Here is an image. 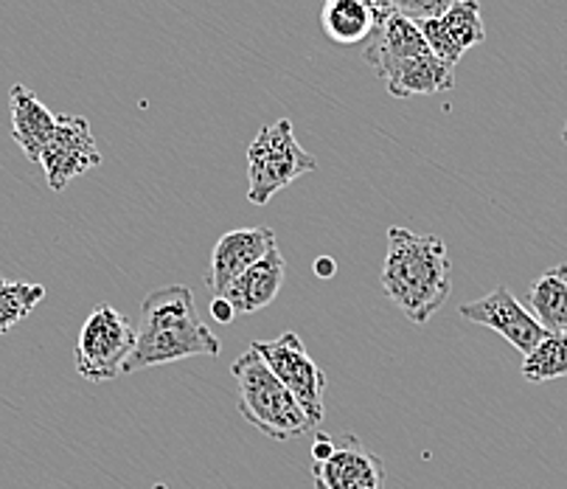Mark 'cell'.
Listing matches in <instances>:
<instances>
[{"label": "cell", "instance_id": "obj_1", "mask_svg": "<svg viewBox=\"0 0 567 489\" xmlns=\"http://www.w3.org/2000/svg\"><path fill=\"white\" fill-rule=\"evenodd\" d=\"M382 287L411 324H427L453 293V265L444 240L393 225L388 231Z\"/></svg>", "mask_w": 567, "mask_h": 489}, {"label": "cell", "instance_id": "obj_2", "mask_svg": "<svg viewBox=\"0 0 567 489\" xmlns=\"http://www.w3.org/2000/svg\"><path fill=\"white\" fill-rule=\"evenodd\" d=\"M219 352L223 344L199 318L194 293L186 284H169L152 291L141 304L135 349L124 366V375L155 369L186 357H217Z\"/></svg>", "mask_w": 567, "mask_h": 489}, {"label": "cell", "instance_id": "obj_3", "mask_svg": "<svg viewBox=\"0 0 567 489\" xmlns=\"http://www.w3.org/2000/svg\"><path fill=\"white\" fill-rule=\"evenodd\" d=\"M239 386V414L270 439H298L315 428L298 399L270 371L259 352L248 349L230 366Z\"/></svg>", "mask_w": 567, "mask_h": 489}, {"label": "cell", "instance_id": "obj_4", "mask_svg": "<svg viewBox=\"0 0 567 489\" xmlns=\"http://www.w3.org/2000/svg\"><path fill=\"white\" fill-rule=\"evenodd\" d=\"M315 170L318 161L298 144L292 121H272L248 146V200L254 206H267L281 189Z\"/></svg>", "mask_w": 567, "mask_h": 489}, {"label": "cell", "instance_id": "obj_5", "mask_svg": "<svg viewBox=\"0 0 567 489\" xmlns=\"http://www.w3.org/2000/svg\"><path fill=\"white\" fill-rule=\"evenodd\" d=\"M135 349V329L124 315L110 304L93 309L82 324L73 360L76 371L91 383H110L124 375L130 355Z\"/></svg>", "mask_w": 567, "mask_h": 489}, {"label": "cell", "instance_id": "obj_6", "mask_svg": "<svg viewBox=\"0 0 567 489\" xmlns=\"http://www.w3.org/2000/svg\"><path fill=\"white\" fill-rule=\"evenodd\" d=\"M250 349L259 352L261 360L270 366L272 375L284 383V388L298 399L307 417L318 428L323 419V394H327V375L318 363L307 355V346L296 333H284L272 340H254Z\"/></svg>", "mask_w": 567, "mask_h": 489}, {"label": "cell", "instance_id": "obj_7", "mask_svg": "<svg viewBox=\"0 0 567 489\" xmlns=\"http://www.w3.org/2000/svg\"><path fill=\"white\" fill-rule=\"evenodd\" d=\"M102 163L91 124L82 115H56V130L43 146L40 166L45 172L51 192H62L71 181L87 175Z\"/></svg>", "mask_w": 567, "mask_h": 489}, {"label": "cell", "instance_id": "obj_8", "mask_svg": "<svg viewBox=\"0 0 567 489\" xmlns=\"http://www.w3.org/2000/svg\"><path fill=\"white\" fill-rule=\"evenodd\" d=\"M458 313L461 318L472 320V324L495 329V333L501 335V338H506L514 349L523 352V357L532 355V352L543 344L545 335H548L543 326H539V320L514 298V293L508 291V287H497L489 296L461 304Z\"/></svg>", "mask_w": 567, "mask_h": 489}, {"label": "cell", "instance_id": "obj_9", "mask_svg": "<svg viewBox=\"0 0 567 489\" xmlns=\"http://www.w3.org/2000/svg\"><path fill=\"white\" fill-rule=\"evenodd\" d=\"M312 478L315 489H388L385 465L354 434L340 436L329 459L312 461Z\"/></svg>", "mask_w": 567, "mask_h": 489}, {"label": "cell", "instance_id": "obj_10", "mask_svg": "<svg viewBox=\"0 0 567 489\" xmlns=\"http://www.w3.org/2000/svg\"><path fill=\"white\" fill-rule=\"evenodd\" d=\"M276 248V231L267 228V225H259V228H236L219 236L217 245H214L212 267H208L206 278L212 296H223L241 273H248L250 267L259 265Z\"/></svg>", "mask_w": 567, "mask_h": 489}, {"label": "cell", "instance_id": "obj_11", "mask_svg": "<svg viewBox=\"0 0 567 489\" xmlns=\"http://www.w3.org/2000/svg\"><path fill=\"white\" fill-rule=\"evenodd\" d=\"M362 54H365V62L377 71V77L385 79L404 60L430 54V49L413 20L402 18L396 12H382L380 26H377V31L365 43Z\"/></svg>", "mask_w": 567, "mask_h": 489}, {"label": "cell", "instance_id": "obj_12", "mask_svg": "<svg viewBox=\"0 0 567 489\" xmlns=\"http://www.w3.org/2000/svg\"><path fill=\"white\" fill-rule=\"evenodd\" d=\"M284 276H287V262H284L281 251L276 248L259 265L250 267L248 273H241L223 293V298L234 307L236 315L259 313V309L270 307L276 302L284 287Z\"/></svg>", "mask_w": 567, "mask_h": 489}, {"label": "cell", "instance_id": "obj_13", "mask_svg": "<svg viewBox=\"0 0 567 489\" xmlns=\"http://www.w3.org/2000/svg\"><path fill=\"white\" fill-rule=\"evenodd\" d=\"M9 110H12V139L23 150L29 161L40 163L43 146L56 130V115L45 108L34 91L25 85H14L9 91Z\"/></svg>", "mask_w": 567, "mask_h": 489}, {"label": "cell", "instance_id": "obj_14", "mask_svg": "<svg viewBox=\"0 0 567 489\" xmlns=\"http://www.w3.org/2000/svg\"><path fill=\"white\" fill-rule=\"evenodd\" d=\"M385 85L396 99L439 96V93L453 91L455 68L433 54L413 57V60H404L402 65L388 73Z\"/></svg>", "mask_w": 567, "mask_h": 489}, {"label": "cell", "instance_id": "obj_15", "mask_svg": "<svg viewBox=\"0 0 567 489\" xmlns=\"http://www.w3.org/2000/svg\"><path fill=\"white\" fill-rule=\"evenodd\" d=\"M382 12L369 0H323L320 26L338 45H365L380 26Z\"/></svg>", "mask_w": 567, "mask_h": 489}, {"label": "cell", "instance_id": "obj_16", "mask_svg": "<svg viewBox=\"0 0 567 489\" xmlns=\"http://www.w3.org/2000/svg\"><path fill=\"white\" fill-rule=\"evenodd\" d=\"M532 315L548 335H567V265H554L528 291Z\"/></svg>", "mask_w": 567, "mask_h": 489}, {"label": "cell", "instance_id": "obj_17", "mask_svg": "<svg viewBox=\"0 0 567 489\" xmlns=\"http://www.w3.org/2000/svg\"><path fill=\"white\" fill-rule=\"evenodd\" d=\"M43 298H45L43 284L9 282V278H0V335H7L9 329L23 324Z\"/></svg>", "mask_w": 567, "mask_h": 489}, {"label": "cell", "instance_id": "obj_18", "mask_svg": "<svg viewBox=\"0 0 567 489\" xmlns=\"http://www.w3.org/2000/svg\"><path fill=\"white\" fill-rule=\"evenodd\" d=\"M523 377L528 383L567 377V335H545L543 344L523 357Z\"/></svg>", "mask_w": 567, "mask_h": 489}, {"label": "cell", "instance_id": "obj_19", "mask_svg": "<svg viewBox=\"0 0 567 489\" xmlns=\"http://www.w3.org/2000/svg\"><path fill=\"white\" fill-rule=\"evenodd\" d=\"M441 23L447 26L453 40L464 51L475 49V45H481L483 40H486V26H483L481 3H477V0H458V3L441 18Z\"/></svg>", "mask_w": 567, "mask_h": 489}, {"label": "cell", "instance_id": "obj_20", "mask_svg": "<svg viewBox=\"0 0 567 489\" xmlns=\"http://www.w3.org/2000/svg\"><path fill=\"white\" fill-rule=\"evenodd\" d=\"M419 31H422L424 43H427L430 54L439 57L441 62H447V65H458V60L464 57V49L453 40V34L447 31V26L441 23V20H422L416 23Z\"/></svg>", "mask_w": 567, "mask_h": 489}, {"label": "cell", "instance_id": "obj_21", "mask_svg": "<svg viewBox=\"0 0 567 489\" xmlns=\"http://www.w3.org/2000/svg\"><path fill=\"white\" fill-rule=\"evenodd\" d=\"M458 0H396L391 12L402 14V18L422 23V20H441Z\"/></svg>", "mask_w": 567, "mask_h": 489}, {"label": "cell", "instance_id": "obj_22", "mask_svg": "<svg viewBox=\"0 0 567 489\" xmlns=\"http://www.w3.org/2000/svg\"><path fill=\"white\" fill-rule=\"evenodd\" d=\"M332 454H334L332 436L318 434V439H315V445H312V459L315 461H323V459H329V456H332Z\"/></svg>", "mask_w": 567, "mask_h": 489}, {"label": "cell", "instance_id": "obj_23", "mask_svg": "<svg viewBox=\"0 0 567 489\" xmlns=\"http://www.w3.org/2000/svg\"><path fill=\"white\" fill-rule=\"evenodd\" d=\"M212 315L219 320V324H230V320L236 318L234 307H230V304L225 302L223 296H214L212 298Z\"/></svg>", "mask_w": 567, "mask_h": 489}, {"label": "cell", "instance_id": "obj_24", "mask_svg": "<svg viewBox=\"0 0 567 489\" xmlns=\"http://www.w3.org/2000/svg\"><path fill=\"white\" fill-rule=\"evenodd\" d=\"M334 271H338V265H334L332 259H327V256H323V259L315 262V273H318L320 278H332Z\"/></svg>", "mask_w": 567, "mask_h": 489}, {"label": "cell", "instance_id": "obj_25", "mask_svg": "<svg viewBox=\"0 0 567 489\" xmlns=\"http://www.w3.org/2000/svg\"><path fill=\"white\" fill-rule=\"evenodd\" d=\"M371 3H374V7L380 9V12H391L396 0H371Z\"/></svg>", "mask_w": 567, "mask_h": 489}, {"label": "cell", "instance_id": "obj_26", "mask_svg": "<svg viewBox=\"0 0 567 489\" xmlns=\"http://www.w3.org/2000/svg\"><path fill=\"white\" fill-rule=\"evenodd\" d=\"M561 141H565V144H567V121H565V130H561Z\"/></svg>", "mask_w": 567, "mask_h": 489}, {"label": "cell", "instance_id": "obj_27", "mask_svg": "<svg viewBox=\"0 0 567 489\" xmlns=\"http://www.w3.org/2000/svg\"><path fill=\"white\" fill-rule=\"evenodd\" d=\"M369 3H371V0H369Z\"/></svg>", "mask_w": 567, "mask_h": 489}]
</instances>
